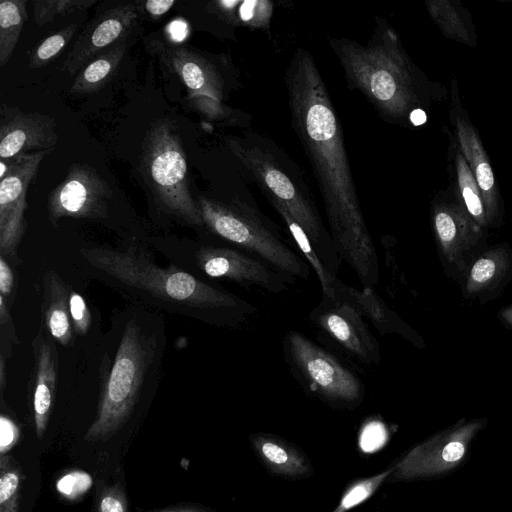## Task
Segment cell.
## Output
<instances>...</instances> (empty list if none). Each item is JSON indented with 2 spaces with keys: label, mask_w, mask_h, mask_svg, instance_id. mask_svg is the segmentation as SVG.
Segmentation results:
<instances>
[{
  "label": "cell",
  "mask_w": 512,
  "mask_h": 512,
  "mask_svg": "<svg viewBox=\"0 0 512 512\" xmlns=\"http://www.w3.org/2000/svg\"><path fill=\"white\" fill-rule=\"evenodd\" d=\"M291 123L324 204L337 252L363 287L379 282V259L360 207L343 133L326 85L309 52L298 49L285 76Z\"/></svg>",
  "instance_id": "obj_1"
},
{
  "label": "cell",
  "mask_w": 512,
  "mask_h": 512,
  "mask_svg": "<svg viewBox=\"0 0 512 512\" xmlns=\"http://www.w3.org/2000/svg\"><path fill=\"white\" fill-rule=\"evenodd\" d=\"M144 242L77 248L79 269L129 304L190 318L220 328H239L258 307L228 290L169 263L159 265Z\"/></svg>",
  "instance_id": "obj_2"
},
{
  "label": "cell",
  "mask_w": 512,
  "mask_h": 512,
  "mask_svg": "<svg viewBox=\"0 0 512 512\" xmlns=\"http://www.w3.org/2000/svg\"><path fill=\"white\" fill-rule=\"evenodd\" d=\"M96 416L84 440L106 441L152 398L162 378L168 334L162 313L128 304L116 310L103 339Z\"/></svg>",
  "instance_id": "obj_3"
},
{
  "label": "cell",
  "mask_w": 512,
  "mask_h": 512,
  "mask_svg": "<svg viewBox=\"0 0 512 512\" xmlns=\"http://www.w3.org/2000/svg\"><path fill=\"white\" fill-rule=\"evenodd\" d=\"M329 42L349 85L359 90L383 118L397 122L408 115L415 100L413 80L397 35L384 19H377L366 45L347 38H331Z\"/></svg>",
  "instance_id": "obj_4"
},
{
  "label": "cell",
  "mask_w": 512,
  "mask_h": 512,
  "mask_svg": "<svg viewBox=\"0 0 512 512\" xmlns=\"http://www.w3.org/2000/svg\"><path fill=\"white\" fill-rule=\"evenodd\" d=\"M228 146L271 205L286 210L302 227L328 272L337 277L342 259L299 171L259 136L232 138Z\"/></svg>",
  "instance_id": "obj_5"
},
{
  "label": "cell",
  "mask_w": 512,
  "mask_h": 512,
  "mask_svg": "<svg viewBox=\"0 0 512 512\" xmlns=\"http://www.w3.org/2000/svg\"><path fill=\"white\" fill-rule=\"evenodd\" d=\"M203 228L201 240L240 249L265 262L291 285L308 280L311 268L291 246L280 227L256 205L240 198L197 197Z\"/></svg>",
  "instance_id": "obj_6"
},
{
  "label": "cell",
  "mask_w": 512,
  "mask_h": 512,
  "mask_svg": "<svg viewBox=\"0 0 512 512\" xmlns=\"http://www.w3.org/2000/svg\"><path fill=\"white\" fill-rule=\"evenodd\" d=\"M140 171L158 214L198 232L202 230L199 205L189 186L185 150L170 119L161 118L148 129L140 155Z\"/></svg>",
  "instance_id": "obj_7"
},
{
  "label": "cell",
  "mask_w": 512,
  "mask_h": 512,
  "mask_svg": "<svg viewBox=\"0 0 512 512\" xmlns=\"http://www.w3.org/2000/svg\"><path fill=\"white\" fill-rule=\"evenodd\" d=\"M148 245L169 263L205 281L223 280L247 290L259 289L273 294L284 293L291 285L265 262L231 246L168 235H153Z\"/></svg>",
  "instance_id": "obj_8"
},
{
  "label": "cell",
  "mask_w": 512,
  "mask_h": 512,
  "mask_svg": "<svg viewBox=\"0 0 512 512\" xmlns=\"http://www.w3.org/2000/svg\"><path fill=\"white\" fill-rule=\"evenodd\" d=\"M282 350L292 376L307 393L322 401L346 406L363 400L365 386L358 374L302 332L288 331Z\"/></svg>",
  "instance_id": "obj_9"
},
{
  "label": "cell",
  "mask_w": 512,
  "mask_h": 512,
  "mask_svg": "<svg viewBox=\"0 0 512 512\" xmlns=\"http://www.w3.org/2000/svg\"><path fill=\"white\" fill-rule=\"evenodd\" d=\"M488 418H461L411 448L393 467L391 479L411 481L445 476L464 464Z\"/></svg>",
  "instance_id": "obj_10"
},
{
  "label": "cell",
  "mask_w": 512,
  "mask_h": 512,
  "mask_svg": "<svg viewBox=\"0 0 512 512\" xmlns=\"http://www.w3.org/2000/svg\"><path fill=\"white\" fill-rule=\"evenodd\" d=\"M311 326L333 348L353 363L362 366L378 365L380 344L368 322L348 301L334 292L323 296L308 314Z\"/></svg>",
  "instance_id": "obj_11"
},
{
  "label": "cell",
  "mask_w": 512,
  "mask_h": 512,
  "mask_svg": "<svg viewBox=\"0 0 512 512\" xmlns=\"http://www.w3.org/2000/svg\"><path fill=\"white\" fill-rule=\"evenodd\" d=\"M149 48L168 72L185 85L191 106L210 120L227 115L224 86L216 67L187 46L153 39Z\"/></svg>",
  "instance_id": "obj_12"
},
{
  "label": "cell",
  "mask_w": 512,
  "mask_h": 512,
  "mask_svg": "<svg viewBox=\"0 0 512 512\" xmlns=\"http://www.w3.org/2000/svg\"><path fill=\"white\" fill-rule=\"evenodd\" d=\"M432 230L445 275L461 286L475 260L487 249L481 227L468 213L453 205H436Z\"/></svg>",
  "instance_id": "obj_13"
},
{
  "label": "cell",
  "mask_w": 512,
  "mask_h": 512,
  "mask_svg": "<svg viewBox=\"0 0 512 512\" xmlns=\"http://www.w3.org/2000/svg\"><path fill=\"white\" fill-rule=\"evenodd\" d=\"M112 199L108 183L96 169L73 164L48 197V219L54 227L63 218L106 223L112 217Z\"/></svg>",
  "instance_id": "obj_14"
},
{
  "label": "cell",
  "mask_w": 512,
  "mask_h": 512,
  "mask_svg": "<svg viewBox=\"0 0 512 512\" xmlns=\"http://www.w3.org/2000/svg\"><path fill=\"white\" fill-rule=\"evenodd\" d=\"M50 152L25 153L11 159L9 172L0 179V255L12 267L23 262L19 246L27 229V189L42 159Z\"/></svg>",
  "instance_id": "obj_15"
},
{
  "label": "cell",
  "mask_w": 512,
  "mask_h": 512,
  "mask_svg": "<svg viewBox=\"0 0 512 512\" xmlns=\"http://www.w3.org/2000/svg\"><path fill=\"white\" fill-rule=\"evenodd\" d=\"M139 15L138 3L129 2L95 17L75 41L63 62V70L69 75H77L96 56L116 43L126 40L136 27Z\"/></svg>",
  "instance_id": "obj_16"
},
{
  "label": "cell",
  "mask_w": 512,
  "mask_h": 512,
  "mask_svg": "<svg viewBox=\"0 0 512 512\" xmlns=\"http://www.w3.org/2000/svg\"><path fill=\"white\" fill-rule=\"evenodd\" d=\"M58 142L55 119L18 107L0 109V158L13 159L21 154L53 151Z\"/></svg>",
  "instance_id": "obj_17"
},
{
  "label": "cell",
  "mask_w": 512,
  "mask_h": 512,
  "mask_svg": "<svg viewBox=\"0 0 512 512\" xmlns=\"http://www.w3.org/2000/svg\"><path fill=\"white\" fill-rule=\"evenodd\" d=\"M512 280V248L500 243L472 264L461 287L462 298L484 305L498 299Z\"/></svg>",
  "instance_id": "obj_18"
},
{
  "label": "cell",
  "mask_w": 512,
  "mask_h": 512,
  "mask_svg": "<svg viewBox=\"0 0 512 512\" xmlns=\"http://www.w3.org/2000/svg\"><path fill=\"white\" fill-rule=\"evenodd\" d=\"M55 341L41 327L32 342L34 365L31 373V399L37 437L47 427L58 382V353Z\"/></svg>",
  "instance_id": "obj_19"
},
{
  "label": "cell",
  "mask_w": 512,
  "mask_h": 512,
  "mask_svg": "<svg viewBox=\"0 0 512 512\" xmlns=\"http://www.w3.org/2000/svg\"><path fill=\"white\" fill-rule=\"evenodd\" d=\"M332 292L351 303L381 336L395 334L420 349L425 347L423 338L386 304L374 288L360 290L338 278Z\"/></svg>",
  "instance_id": "obj_20"
},
{
  "label": "cell",
  "mask_w": 512,
  "mask_h": 512,
  "mask_svg": "<svg viewBox=\"0 0 512 512\" xmlns=\"http://www.w3.org/2000/svg\"><path fill=\"white\" fill-rule=\"evenodd\" d=\"M43 319L49 336L67 347L73 340V326L69 312L70 287L53 269L41 275Z\"/></svg>",
  "instance_id": "obj_21"
},
{
  "label": "cell",
  "mask_w": 512,
  "mask_h": 512,
  "mask_svg": "<svg viewBox=\"0 0 512 512\" xmlns=\"http://www.w3.org/2000/svg\"><path fill=\"white\" fill-rule=\"evenodd\" d=\"M251 443L266 467L275 474L300 477L311 471L304 455L283 440L255 434L251 437Z\"/></svg>",
  "instance_id": "obj_22"
},
{
  "label": "cell",
  "mask_w": 512,
  "mask_h": 512,
  "mask_svg": "<svg viewBox=\"0 0 512 512\" xmlns=\"http://www.w3.org/2000/svg\"><path fill=\"white\" fill-rule=\"evenodd\" d=\"M126 49V40H123L92 59L78 72L70 92L85 95L101 89L115 74Z\"/></svg>",
  "instance_id": "obj_23"
},
{
  "label": "cell",
  "mask_w": 512,
  "mask_h": 512,
  "mask_svg": "<svg viewBox=\"0 0 512 512\" xmlns=\"http://www.w3.org/2000/svg\"><path fill=\"white\" fill-rule=\"evenodd\" d=\"M27 19L26 0H5L0 3V66L10 60Z\"/></svg>",
  "instance_id": "obj_24"
},
{
  "label": "cell",
  "mask_w": 512,
  "mask_h": 512,
  "mask_svg": "<svg viewBox=\"0 0 512 512\" xmlns=\"http://www.w3.org/2000/svg\"><path fill=\"white\" fill-rule=\"evenodd\" d=\"M274 209L284 221L295 246L300 250L301 256L316 273L321 285L322 295L329 296L338 277H334L328 272L307 234L293 217L281 207H274Z\"/></svg>",
  "instance_id": "obj_25"
},
{
  "label": "cell",
  "mask_w": 512,
  "mask_h": 512,
  "mask_svg": "<svg viewBox=\"0 0 512 512\" xmlns=\"http://www.w3.org/2000/svg\"><path fill=\"white\" fill-rule=\"evenodd\" d=\"M458 179L467 213L483 228L489 226L488 214L481 199L474 178L466 164L459 157Z\"/></svg>",
  "instance_id": "obj_26"
},
{
  "label": "cell",
  "mask_w": 512,
  "mask_h": 512,
  "mask_svg": "<svg viewBox=\"0 0 512 512\" xmlns=\"http://www.w3.org/2000/svg\"><path fill=\"white\" fill-rule=\"evenodd\" d=\"M76 30L77 24H70L45 38L30 53V68H42L52 62L64 50Z\"/></svg>",
  "instance_id": "obj_27"
},
{
  "label": "cell",
  "mask_w": 512,
  "mask_h": 512,
  "mask_svg": "<svg viewBox=\"0 0 512 512\" xmlns=\"http://www.w3.org/2000/svg\"><path fill=\"white\" fill-rule=\"evenodd\" d=\"M95 2V0H38L34 2V21L38 26H44L59 17L89 9Z\"/></svg>",
  "instance_id": "obj_28"
},
{
  "label": "cell",
  "mask_w": 512,
  "mask_h": 512,
  "mask_svg": "<svg viewBox=\"0 0 512 512\" xmlns=\"http://www.w3.org/2000/svg\"><path fill=\"white\" fill-rule=\"evenodd\" d=\"M0 472V512H17L20 472L6 455H1Z\"/></svg>",
  "instance_id": "obj_29"
},
{
  "label": "cell",
  "mask_w": 512,
  "mask_h": 512,
  "mask_svg": "<svg viewBox=\"0 0 512 512\" xmlns=\"http://www.w3.org/2000/svg\"><path fill=\"white\" fill-rule=\"evenodd\" d=\"M393 467L382 473L355 482L342 496L333 512H346L366 501L378 487L391 475Z\"/></svg>",
  "instance_id": "obj_30"
},
{
  "label": "cell",
  "mask_w": 512,
  "mask_h": 512,
  "mask_svg": "<svg viewBox=\"0 0 512 512\" xmlns=\"http://www.w3.org/2000/svg\"><path fill=\"white\" fill-rule=\"evenodd\" d=\"M92 477L85 471L73 470L61 476L56 490L64 498L74 501L84 496L92 486Z\"/></svg>",
  "instance_id": "obj_31"
},
{
  "label": "cell",
  "mask_w": 512,
  "mask_h": 512,
  "mask_svg": "<svg viewBox=\"0 0 512 512\" xmlns=\"http://www.w3.org/2000/svg\"><path fill=\"white\" fill-rule=\"evenodd\" d=\"M69 312L74 334L86 335L92 324V315L84 297L70 288Z\"/></svg>",
  "instance_id": "obj_32"
},
{
  "label": "cell",
  "mask_w": 512,
  "mask_h": 512,
  "mask_svg": "<svg viewBox=\"0 0 512 512\" xmlns=\"http://www.w3.org/2000/svg\"><path fill=\"white\" fill-rule=\"evenodd\" d=\"M98 512H128L126 494L120 483L102 490Z\"/></svg>",
  "instance_id": "obj_33"
},
{
  "label": "cell",
  "mask_w": 512,
  "mask_h": 512,
  "mask_svg": "<svg viewBox=\"0 0 512 512\" xmlns=\"http://www.w3.org/2000/svg\"><path fill=\"white\" fill-rule=\"evenodd\" d=\"M388 439V433L382 423L373 422L361 431L359 445L363 452L372 453L381 449Z\"/></svg>",
  "instance_id": "obj_34"
},
{
  "label": "cell",
  "mask_w": 512,
  "mask_h": 512,
  "mask_svg": "<svg viewBox=\"0 0 512 512\" xmlns=\"http://www.w3.org/2000/svg\"><path fill=\"white\" fill-rule=\"evenodd\" d=\"M20 431L15 422L8 416H0V452L8 453L18 442Z\"/></svg>",
  "instance_id": "obj_35"
},
{
  "label": "cell",
  "mask_w": 512,
  "mask_h": 512,
  "mask_svg": "<svg viewBox=\"0 0 512 512\" xmlns=\"http://www.w3.org/2000/svg\"><path fill=\"white\" fill-rule=\"evenodd\" d=\"M15 286L16 280L12 266L0 255V296L4 298L9 307L13 302Z\"/></svg>",
  "instance_id": "obj_36"
},
{
  "label": "cell",
  "mask_w": 512,
  "mask_h": 512,
  "mask_svg": "<svg viewBox=\"0 0 512 512\" xmlns=\"http://www.w3.org/2000/svg\"><path fill=\"white\" fill-rule=\"evenodd\" d=\"M174 4V0H148L144 3V9L151 16L159 17L168 12Z\"/></svg>",
  "instance_id": "obj_37"
},
{
  "label": "cell",
  "mask_w": 512,
  "mask_h": 512,
  "mask_svg": "<svg viewBox=\"0 0 512 512\" xmlns=\"http://www.w3.org/2000/svg\"><path fill=\"white\" fill-rule=\"evenodd\" d=\"M498 320L512 330V304L502 307L497 313Z\"/></svg>",
  "instance_id": "obj_38"
},
{
  "label": "cell",
  "mask_w": 512,
  "mask_h": 512,
  "mask_svg": "<svg viewBox=\"0 0 512 512\" xmlns=\"http://www.w3.org/2000/svg\"><path fill=\"white\" fill-rule=\"evenodd\" d=\"M425 121H426V114L420 108L414 110L410 115V122L415 126H419V125L423 124Z\"/></svg>",
  "instance_id": "obj_39"
},
{
  "label": "cell",
  "mask_w": 512,
  "mask_h": 512,
  "mask_svg": "<svg viewBox=\"0 0 512 512\" xmlns=\"http://www.w3.org/2000/svg\"><path fill=\"white\" fill-rule=\"evenodd\" d=\"M8 358L0 353V388H1V394L3 393L5 384H6V361Z\"/></svg>",
  "instance_id": "obj_40"
},
{
  "label": "cell",
  "mask_w": 512,
  "mask_h": 512,
  "mask_svg": "<svg viewBox=\"0 0 512 512\" xmlns=\"http://www.w3.org/2000/svg\"><path fill=\"white\" fill-rule=\"evenodd\" d=\"M154 512H206L197 508H176V509H163Z\"/></svg>",
  "instance_id": "obj_41"
}]
</instances>
